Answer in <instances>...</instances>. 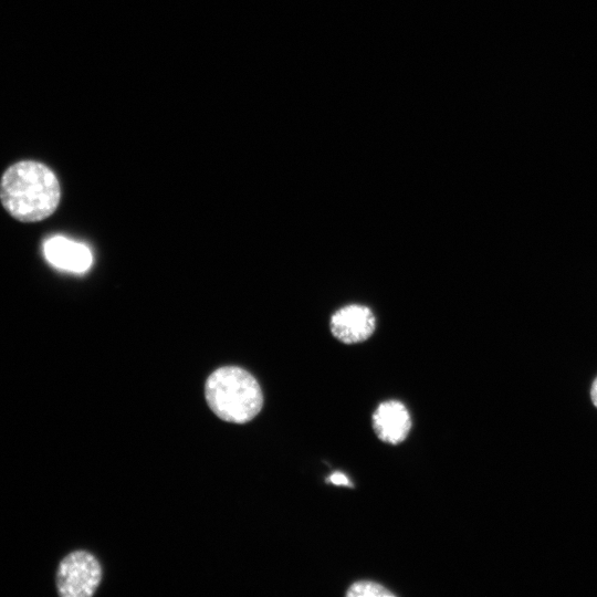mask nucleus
<instances>
[{"label": "nucleus", "instance_id": "6e6552de", "mask_svg": "<svg viewBox=\"0 0 597 597\" xmlns=\"http://www.w3.org/2000/svg\"><path fill=\"white\" fill-rule=\"evenodd\" d=\"M327 482L334 484V485H341V486H353L349 478L344 474L343 472H333L326 480Z\"/></svg>", "mask_w": 597, "mask_h": 597}, {"label": "nucleus", "instance_id": "7ed1b4c3", "mask_svg": "<svg viewBox=\"0 0 597 597\" xmlns=\"http://www.w3.org/2000/svg\"><path fill=\"white\" fill-rule=\"evenodd\" d=\"M102 580V566L97 558L86 551H75L60 563L56 587L62 597H90Z\"/></svg>", "mask_w": 597, "mask_h": 597}, {"label": "nucleus", "instance_id": "39448f33", "mask_svg": "<svg viewBox=\"0 0 597 597\" xmlns=\"http://www.w3.org/2000/svg\"><path fill=\"white\" fill-rule=\"evenodd\" d=\"M42 251L52 266L71 273H84L93 263L92 251L86 244L63 235L48 238Z\"/></svg>", "mask_w": 597, "mask_h": 597}, {"label": "nucleus", "instance_id": "0eeeda50", "mask_svg": "<svg viewBox=\"0 0 597 597\" xmlns=\"http://www.w3.org/2000/svg\"><path fill=\"white\" fill-rule=\"evenodd\" d=\"M348 597H389L395 596L390 590L370 580L354 583L347 590Z\"/></svg>", "mask_w": 597, "mask_h": 597}, {"label": "nucleus", "instance_id": "1a4fd4ad", "mask_svg": "<svg viewBox=\"0 0 597 597\" xmlns=\"http://www.w3.org/2000/svg\"><path fill=\"white\" fill-rule=\"evenodd\" d=\"M590 399L594 406L597 408V377L594 379L590 387Z\"/></svg>", "mask_w": 597, "mask_h": 597}, {"label": "nucleus", "instance_id": "f257e3e1", "mask_svg": "<svg viewBox=\"0 0 597 597\" xmlns=\"http://www.w3.org/2000/svg\"><path fill=\"white\" fill-rule=\"evenodd\" d=\"M55 174L44 164L21 160L11 165L0 180V200L4 209L23 222L51 216L60 202Z\"/></svg>", "mask_w": 597, "mask_h": 597}, {"label": "nucleus", "instance_id": "423d86ee", "mask_svg": "<svg viewBox=\"0 0 597 597\" xmlns=\"http://www.w3.org/2000/svg\"><path fill=\"white\" fill-rule=\"evenodd\" d=\"M373 427L381 441L399 444L407 438L411 429V417L401 401L387 400L375 410Z\"/></svg>", "mask_w": 597, "mask_h": 597}, {"label": "nucleus", "instance_id": "f03ea898", "mask_svg": "<svg viewBox=\"0 0 597 597\" xmlns=\"http://www.w3.org/2000/svg\"><path fill=\"white\" fill-rule=\"evenodd\" d=\"M205 397L217 417L239 425L252 420L263 406L258 380L238 366H223L212 371L206 380Z\"/></svg>", "mask_w": 597, "mask_h": 597}, {"label": "nucleus", "instance_id": "20e7f679", "mask_svg": "<svg viewBox=\"0 0 597 597\" xmlns=\"http://www.w3.org/2000/svg\"><path fill=\"white\" fill-rule=\"evenodd\" d=\"M332 334L342 343L356 344L368 339L376 327L371 310L360 304H349L337 310L329 322Z\"/></svg>", "mask_w": 597, "mask_h": 597}]
</instances>
